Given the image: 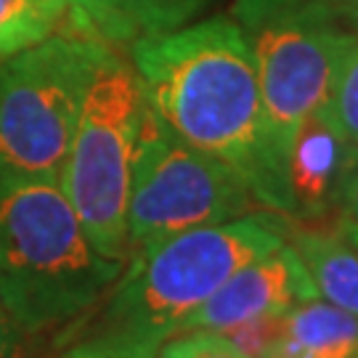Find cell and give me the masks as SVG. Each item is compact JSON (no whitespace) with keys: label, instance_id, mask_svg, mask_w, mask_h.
<instances>
[{"label":"cell","instance_id":"cell-1","mask_svg":"<svg viewBox=\"0 0 358 358\" xmlns=\"http://www.w3.org/2000/svg\"><path fill=\"white\" fill-rule=\"evenodd\" d=\"M152 115L236 170L255 202L289 217L287 170L268 138L257 66L239 24L215 16L130 45Z\"/></svg>","mask_w":358,"mask_h":358},{"label":"cell","instance_id":"cell-9","mask_svg":"<svg viewBox=\"0 0 358 358\" xmlns=\"http://www.w3.org/2000/svg\"><path fill=\"white\" fill-rule=\"evenodd\" d=\"M348 154L350 143L321 115L319 106L303 122L287 162L289 217L297 223H324L337 215V192Z\"/></svg>","mask_w":358,"mask_h":358},{"label":"cell","instance_id":"cell-18","mask_svg":"<svg viewBox=\"0 0 358 358\" xmlns=\"http://www.w3.org/2000/svg\"><path fill=\"white\" fill-rule=\"evenodd\" d=\"M337 215L358 223V146H350V154H348L345 173L337 192Z\"/></svg>","mask_w":358,"mask_h":358},{"label":"cell","instance_id":"cell-6","mask_svg":"<svg viewBox=\"0 0 358 358\" xmlns=\"http://www.w3.org/2000/svg\"><path fill=\"white\" fill-rule=\"evenodd\" d=\"M231 19L250 43L271 146L287 170L294 138L327 99L353 32L327 0H236Z\"/></svg>","mask_w":358,"mask_h":358},{"label":"cell","instance_id":"cell-15","mask_svg":"<svg viewBox=\"0 0 358 358\" xmlns=\"http://www.w3.org/2000/svg\"><path fill=\"white\" fill-rule=\"evenodd\" d=\"M157 358H250L242 348L223 332H205V329H194V332H180L165 340Z\"/></svg>","mask_w":358,"mask_h":358},{"label":"cell","instance_id":"cell-14","mask_svg":"<svg viewBox=\"0 0 358 358\" xmlns=\"http://www.w3.org/2000/svg\"><path fill=\"white\" fill-rule=\"evenodd\" d=\"M321 115L340 130L350 146H358V32L337 62L329 93L321 103Z\"/></svg>","mask_w":358,"mask_h":358},{"label":"cell","instance_id":"cell-7","mask_svg":"<svg viewBox=\"0 0 358 358\" xmlns=\"http://www.w3.org/2000/svg\"><path fill=\"white\" fill-rule=\"evenodd\" d=\"M255 207L236 170L180 141L146 112L130 178L128 255L165 236L250 215Z\"/></svg>","mask_w":358,"mask_h":358},{"label":"cell","instance_id":"cell-16","mask_svg":"<svg viewBox=\"0 0 358 358\" xmlns=\"http://www.w3.org/2000/svg\"><path fill=\"white\" fill-rule=\"evenodd\" d=\"M157 350H159V345L96 332L85 340H77L69 350L62 353V358H157Z\"/></svg>","mask_w":358,"mask_h":358},{"label":"cell","instance_id":"cell-19","mask_svg":"<svg viewBox=\"0 0 358 358\" xmlns=\"http://www.w3.org/2000/svg\"><path fill=\"white\" fill-rule=\"evenodd\" d=\"M332 13L340 19V24L350 32H358V0H327Z\"/></svg>","mask_w":358,"mask_h":358},{"label":"cell","instance_id":"cell-12","mask_svg":"<svg viewBox=\"0 0 358 358\" xmlns=\"http://www.w3.org/2000/svg\"><path fill=\"white\" fill-rule=\"evenodd\" d=\"M289 242L300 252L319 297L358 319V250L334 223L292 226Z\"/></svg>","mask_w":358,"mask_h":358},{"label":"cell","instance_id":"cell-20","mask_svg":"<svg viewBox=\"0 0 358 358\" xmlns=\"http://www.w3.org/2000/svg\"><path fill=\"white\" fill-rule=\"evenodd\" d=\"M332 223H334V229L340 231V234L345 236L348 242H350L358 250V223H356V220H350V217H343V215H334Z\"/></svg>","mask_w":358,"mask_h":358},{"label":"cell","instance_id":"cell-3","mask_svg":"<svg viewBox=\"0 0 358 358\" xmlns=\"http://www.w3.org/2000/svg\"><path fill=\"white\" fill-rule=\"evenodd\" d=\"M292 220L276 210H252L220 226L165 236L125 260L96 332L162 345L247 263L289 242Z\"/></svg>","mask_w":358,"mask_h":358},{"label":"cell","instance_id":"cell-4","mask_svg":"<svg viewBox=\"0 0 358 358\" xmlns=\"http://www.w3.org/2000/svg\"><path fill=\"white\" fill-rule=\"evenodd\" d=\"M112 51L90 35H51L0 62V176L59 180L93 77Z\"/></svg>","mask_w":358,"mask_h":358},{"label":"cell","instance_id":"cell-8","mask_svg":"<svg viewBox=\"0 0 358 358\" xmlns=\"http://www.w3.org/2000/svg\"><path fill=\"white\" fill-rule=\"evenodd\" d=\"M319 297L292 242L239 268L205 306L194 313L183 332H229L247 321L279 319L292 308Z\"/></svg>","mask_w":358,"mask_h":358},{"label":"cell","instance_id":"cell-5","mask_svg":"<svg viewBox=\"0 0 358 358\" xmlns=\"http://www.w3.org/2000/svg\"><path fill=\"white\" fill-rule=\"evenodd\" d=\"M149 103L141 80L117 51L93 77L59 186L103 257H128V199L133 162Z\"/></svg>","mask_w":358,"mask_h":358},{"label":"cell","instance_id":"cell-2","mask_svg":"<svg viewBox=\"0 0 358 358\" xmlns=\"http://www.w3.org/2000/svg\"><path fill=\"white\" fill-rule=\"evenodd\" d=\"M122 268L93 247L59 180L0 176V306L22 332L40 340L72 327Z\"/></svg>","mask_w":358,"mask_h":358},{"label":"cell","instance_id":"cell-10","mask_svg":"<svg viewBox=\"0 0 358 358\" xmlns=\"http://www.w3.org/2000/svg\"><path fill=\"white\" fill-rule=\"evenodd\" d=\"M207 0H69L85 35L112 48L136 45L192 24Z\"/></svg>","mask_w":358,"mask_h":358},{"label":"cell","instance_id":"cell-13","mask_svg":"<svg viewBox=\"0 0 358 358\" xmlns=\"http://www.w3.org/2000/svg\"><path fill=\"white\" fill-rule=\"evenodd\" d=\"M69 0H0V62L56 35Z\"/></svg>","mask_w":358,"mask_h":358},{"label":"cell","instance_id":"cell-11","mask_svg":"<svg viewBox=\"0 0 358 358\" xmlns=\"http://www.w3.org/2000/svg\"><path fill=\"white\" fill-rule=\"evenodd\" d=\"M260 358H358V319L316 297L279 316Z\"/></svg>","mask_w":358,"mask_h":358},{"label":"cell","instance_id":"cell-17","mask_svg":"<svg viewBox=\"0 0 358 358\" xmlns=\"http://www.w3.org/2000/svg\"><path fill=\"white\" fill-rule=\"evenodd\" d=\"M0 358H38L35 337L22 332L3 306H0Z\"/></svg>","mask_w":358,"mask_h":358}]
</instances>
